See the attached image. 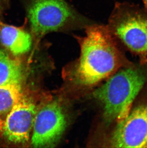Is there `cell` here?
<instances>
[{
  "label": "cell",
  "mask_w": 147,
  "mask_h": 148,
  "mask_svg": "<svg viewBox=\"0 0 147 148\" xmlns=\"http://www.w3.org/2000/svg\"><path fill=\"white\" fill-rule=\"evenodd\" d=\"M85 29V36L78 38L81 54L75 77L81 85L91 86L117 71L121 56L108 25L91 24Z\"/></svg>",
  "instance_id": "obj_1"
},
{
  "label": "cell",
  "mask_w": 147,
  "mask_h": 148,
  "mask_svg": "<svg viewBox=\"0 0 147 148\" xmlns=\"http://www.w3.org/2000/svg\"><path fill=\"white\" fill-rule=\"evenodd\" d=\"M27 22L34 38L53 32L85 29L91 24L65 0H23Z\"/></svg>",
  "instance_id": "obj_2"
},
{
  "label": "cell",
  "mask_w": 147,
  "mask_h": 148,
  "mask_svg": "<svg viewBox=\"0 0 147 148\" xmlns=\"http://www.w3.org/2000/svg\"><path fill=\"white\" fill-rule=\"evenodd\" d=\"M145 81L142 71L125 69L113 74L94 91L93 96L103 106L104 119L107 123H118L126 117Z\"/></svg>",
  "instance_id": "obj_3"
},
{
  "label": "cell",
  "mask_w": 147,
  "mask_h": 148,
  "mask_svg": "<svg viewBox=\"0 0 147 148\" xmlns=\"http://www.w3.org/2000/svg\"><path fill=\"white\" fill-rule=\"evenodd\" d=\"M111 33L129 49L147 55V13L137 6L117 3L108 19Z\"/></svg>",
  "instance_id": "obj_4"
},
{
  "label": "cell",
  "mask_w": 147,
  "mask_h": 148,
  "mask_svg": "<svg viewBox=\"0 0 147 148\" xmlns=\"http://www.w3.org/2000/svg\"><path fill=\"white\" fill-rule=\"evenodd\" d=\"M67 126V117L58 103L51 102L36 112L33 128L34 147H54L59 141Z\"/></svg>",
  "instance_id": "obj_5"
},
{
  "label": "cell",
  "mask_w": 147,
  "mask_h": 148,
  "mask_svg": "<svg viewBox=\"0 0 147 148\" xmlns=\"http://www.w3.org/2000/svg\"><path fill=\"white\" fill-rule=\"evenodd\" d=\"M110 144L112 148H147V103L137 106L118 123Z\"/></svg>",
  "instance_id": "obj_6"
},
{
  "label": "cell",
  "mask_w": 147,
  "mask_h": 148,
  "mask_svg": "<svg viewBox=\"0 0 147 148\" xmlns=\"http://www.w3.org/2000/svg\"><path fill=\"white\" fill-rule=\"evenodd\" d=\"M36 107L29 99L22 97L7 114L1 131L8 140L14 143H25L33 130Z\"/></svg>",
  "instance_id": "obj_7"
},
{
  "label": "cell",
  "mask_w": 147,
  "mask_h": 148,
  "mask_svg": "<svg viewBox=\"0 0 147 148\" xmlns=\"http://www.w3.org/2000/svg\"><path fill=\"white\" fill-rule=\"evenodd\" d=\"M33 38L25 21L21 27H15L0 21V43L15 56L29 51Z\"/></svg>",
  "instance_id": "obj_8"
},
{
  "label": "cell",
  "mask_w": 147,
  "mask_h": 148,
  "mask_svg": "<svg viewBox=\"0 0 147 148\" xmlns=\"http://www.w3.org/2000/svg\"><path fill=\"white\" fill-rule=\"evenodd\" d=\"M23 77L22 67L19 62L0 49V86L21 84Z\"/></svg>",
  "instance_id": "obj_9"
},
{
  "label": "cell",
  "mask_w": 147,
  "mask_h": 148,
  "mask_svg": "<svg viewBox=\"0 0 147 148\" xmlns=\"http://www.w3.org/2000/svg\"><path fill=\"white\" fill-rule=\"evenodd\" d=\"M23 97L21 84L0 86V115L8 113Z\"/></svg>",
  "instance_id": "obj_10"
},
{
  "label": "cell",
  "mask_w": 147,
  "mask_h": 148,
  "mask_svg": "<svg viewBox=\"0 0 147 148\" xmlns=\"http://www.w3.org/2000/svg\"><path fill=\"white\" fill-rule=\"evenodd\" d=\"M9 0H0V21H1L4 12L9 6Z\"/></svg>",
  "instance_id": "obj_11"
},
{
  "label": "cell",
  "mask_w": 147,
  "mask_h": 148,
  "mask_svg": "<svg viewBox=\"0 0 147 148\" xmlns=\"http://www.w3.org/2000/svg\"><path fill=\"white\" fill-rule=\"evenodd\" d=\"M143 1V3L144 4L145 7L147 10V0H142Z\"/></svg>",
  "instance_id": "obj_12"
},
{
  "label": "cell",
  "mask_w": 147,
  "mask_h": 148,
  "mask_svg": "<svg viewBox=\"0 0 147 148\" xmlns=\"http://www.w3.org/2000/svg\"><path fill=\"white\" fill-rule=\"evenodd\" d=\"M3 122L1 121L0 118V130H1V128H2V126H3Z\"/></svg>",
  "instance_id": "obj_13"
}]
</instances>
